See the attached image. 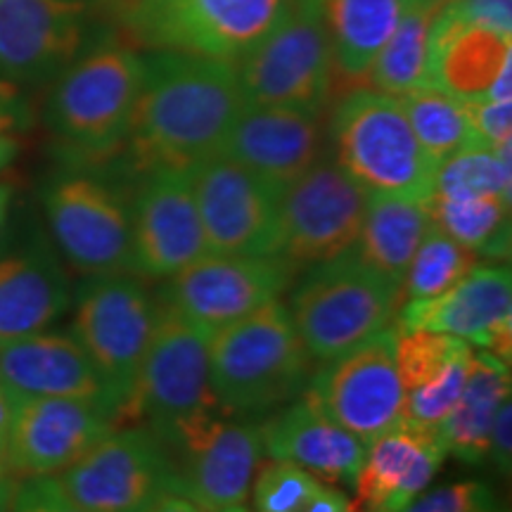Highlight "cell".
<instances>
[{
  "label": "cell",
  "instance_id": "obj_1",
  "mask_svg": "<svg viewBox=\"0 0 512 512\" xmlns=\"http://www.w3.org/2000/svg\"><path fill=\"white\" fill-rule=\"evenodd\" d=\"M143 67V88L128 133L140 169H192L219 155L247 105L238 64L181 50H155L143 57Z\"/></svg>",
  "mask_w": 512,
  "mask_h": 512
},
{
  "label": "cell",
  "instance_id": "obj_2",
  "mask_svg": "<svg viewBox=\"0 0 512 512\" xmlns=\"http://www.w3.org/2000/svg\"><path fill=\"white\" fill-rule=\"evenodd\" d=\"M309 366V351L280 299L209 339L211 396L230 418H252L297 399L309 380Z\"/></svg>",
  "mask_w": 512,
  "mask_h": 512
},
{
  "label": "cell",
  "instance_id": "obj_3",
  "mask_svg": "<svg viewBox=\"0 0 512 512\" xmlns=\"http://www.w3.org/2000/svg\"><path fill=\"white\" fill-rule=\"evenodd\" d=\"M309 268L287 309L311 361H335L389 328L403 302L401 287L354 249Z\"/></svg>",
  "mask_w": 512,
  "mask_h": 512
},
{
  "label": "cell",
  "instance_id": "obj_4",
  "mask_svg": "<svg viewBox=\"0 0 512 512\" xmlns=\"http://www.w3.org/2000/svg\"><path fill=\"white\" fill-rule=\"evenodd\" d=\"M143 72V57L136 50L95 43L55 79L48 126L81 155H110L131 133Z\"/></svg>",
  "mask_w": 512,
  "mask_h": 512
},
{
  "label": "cell",
  "instance_id": "obj_5",
  "mask_svg": "<svg viewBox=\"0 0 512 512\" xmlns=\"http://www.w3.org/2000/svg\"><path fill=\"white\" fill-rule=\"evenodd\" d=\"M330 131L337 164L368 195L430 200L437 164L420 147L399 98L351 91L337 105Z\"/></svg>",
  "mask_w": 512,
  "mask_h": 512
},
{
  "label": "cell",
  "instance_id": "obj_6",
  "mask_svg": "<svg viewBox=\"0 0 512 512\" xmlns=\"http://www.w3.org/2000/svg\"><path fill=\"white\" fill-rule=\"evenodd\" d=\"M335 62L323 0H290L283 19L242 57L238 81L247 105L320 110L328 100Z\"/></svg>",
  "mask_w": 512,
  "mask_h": 512
},
{
  "label": "cell",
  "instance_id": "obj_7",
  "mask_svg": "<svg viewBox=\"0 0 512 512\" xmlns=\"http://www.w3.org/2000/svg\"><path fill=\"white\" fill-rule=\"evenodd\" d=\"M209 339L211 332L159 304L124 420L143 422L162 439L185 422L219 411L209 387Z\"/></svg>",
  "mask_w": 512,
  "mask_h": 512
},
{
  "label": "cell",
  "instance_id": "obj_8",
  "mask_svg": "<svg viewBox=\"0 0 512 512\" xmlns=\"http://www.w3.org/2000/svg\"><path fill=\"white\" fill-rule=\"evenodd\" d=\"M159 302L133 273L88 275L76 294L72 335L117 401L119 422L155 330Z\"/></svg>",
  "mask_w": 512,
  "mask_h": 512
},
{
  "label": "cell",
  "instance_id": "obj_9",
  "mask_svg": "<svg viewBox=\"0 0 512 512\" xmlns=\"http://www.w3.org/2000/svg\"><path fill=\"white\" fill-rule=\"evenodd\" d=\"M290 0H126L124 22L155 50L242 60L285 15Z\"/></svg>",
  "mask_w": 512,
  "mask_h": 512
},
{
  "label": "cell",
  "instance_id": "obj_10",
  "mask_svg": "<svg viewBox=\"0 0 512 512\" xmlns=\"http://www.w3.org/2000/svg\"><path fill=\"white\" fill-rule=\"evenodd\" d=\"M162 441L174 472V491L204 512L247 501L264 458L261 425L214 411L185 422Z\"/></svg>",
  "mask_w": 512,
  "mask_h": 512
},
{
  "label": "cell",
  "instance_id": "obj_11",
  "mask_svg": "<svg viewBox=\"0 0 512 512\" xmlns=\"http://www.w3.org/2000/svg\"><path fill=\"white\" fill-rule=\"evenodd\" d=\"M53 479L69 501L88 512H143L174 491L162 441L143 425L114 427Z\"/></svg>",
  "mask_w": 512,
  "mask_h": 512
},
{
  "label": "cell",
  "instance_id": "obj_12",
  "mask_svg": "<svg viewBox=\"0 0 512 512\" xmlns=\"http://www.w3.org/2000/svg\"><path fill=\"white\" fill-rule=\"evenodd\" d=\"M50 233L83 275L133 273L131 207L105 181L60 174L43 190Z\"/></svg>",
  "mask_w": 512,
  "mask_h": 512
},
{
  "label": "cell",
  "instance_id": "obj_13",
  "mask_svg": "<svg viewBox=\"0 0 512 512\" xmlns=\"http://www.w3.org/2000/svg\"><path fill=\"white\" fill-rule=\"evenodd\" d=\"M294 268L283 256L204 254L166 278L159 304L214 335L280 299Z\"/></svg>",
  "mask_w": 512,
  "mask_h": 512
},
{
  "label": "cell",
  "instance_id": "obj_14",
  "mask_svg": "<svg viewBox=\"0 0 512 512\" xmlns=\"http://www.w3.org/2000/svg\"><path fill=\"white\" fill-rule=\"evenodd\" d=\"M192 190L211 254L278 256L283 190L226 155L192 166Z\"/></svg>",
  "mask_w": 512,
  "mask_h": 512
},
{
  "label": "cell",
  "instance_id": "obj_15",
  "mask_svg": "<svg viewBox=\"0 0 512 512\" xmlns=\"http://www.w3.org/2000/svg\"><path fill=\"white\" fill-rule=\"evenodd\" d=\"M368 192L337 162H316L280 202V252L292 268L316 266L356 247Z\"/></svg>",
  "mask_w": 512,
  "mask_h": 512
},
{
  "label": "cell",
  "instance_id": "obj_16",
  "mask_svg": "<svg viewBox=\"0 0 512 512\" xmlns=\"http://www.w3.org/2000/svg\"><path fill=\"white\" fill-rule=\"evenodd\" d=\"M309 392L337 425L368 444L403 420L396 330L368 337L311 377Z\"/></svg>",
  "mask_w": 512,
  "mask_h": 512
},
{
  "label": "cell",
  "instance_id": "obj_17",
  "mask_svg": "<svg viewBox=\"0 0 512 512\" xmlns=\"http://www.w3.org/2000/svg\"><path fill=\"white\" fill-rule=\"evenodd\" d=\"M100 0H0V74L12 83L55 81L86 50Z\"/></svg>",
  "mask_w": 512,
  "mask_h": 512
},
{
  "label": "cell",
  "instance_id": "obj_18",
  "mask_svg": "<svg viewBox=\"0 0 512 512\" xmlns=\"http://www.w3.org/2000/svg\"><path fill=\"white\" fill-rule=\"evenodd\" d=\"M131 207L133 275L166 280L209 254L192 190V169L145 171Z\"/></svg>",
  "mask_w": 512,
  "mask_h": 512
},
{
  "label": "cell",
  "instance_id": "obj_19",
  "mask_svg": "<svg viewBox=\"0 0 512 512\" xmlns=\"http://www.w3.org/2000/svg\"><path fill=\"white\" fill-rule=\"evenodd\" d=\"M396 332L427 330L463 339L510 363L512 273L503 264H477L446 292L406 299L396 311Z\"/></svg>",
  "mask_w": 512,
  "mask_h": 512
},
{
  "label": "cell",
  "instance_id": "obj_20",
  "mask_svg": "<svg viewBox=\"0 0 512 512\" xmlns=\"http://www.w3.org/2000/svg\"><path fill=\"white\" fill-rule=\"evenodd\" d=\"M95 401L24 399L15 403L3 458L17 479L55 477L117 427Z\"/></svg>",
  "mask_w": 512,
  "mask_h": 512
},
{
  "label": "cell",
  "instance_id": "obj_21",
  "mask_svg": "<svg viewBox=\"0 0 512 512\" xmlns=\"http://www.w3.org/2000/svg\"><path fill=\"white\" fill-rule=\"evenodd\" d=\"M0 387L12 399H81L107 406L117 415V401L98 368L72 332L36 335L0 344Z\"/></svg>",
  "mask_w": 512,
  "mask_h": 512
},
{
  "label": "cell",
  "instance_id": "obj_22",
  "mask_svg": "<svg viewBox=\"0 0 512 512\" xmlns=\"http://www.w3.org/2000/svg\"><path fill=\"white\" fill-rule=\"evenodd\" d=\"M320 110L290 105H245L219 155L285 190L318 162Z\"/></svg>",
  "mask_w": 512,
  "mask_h": 512
},
{
  "label": "cell",
  "instance_id": "obj_23",
  "mask_svg": "<svg viewBox=\"0 0 512 512\" xmlns=\"http://www.w3.org/2000/svg\"><path fill=\"white\" fill-rule=\"evenodd\" d=\"M261 441L266 458L287 460L335 486H354L366 456V444L337 425L309 389L261 425Z\"/></svg>",
  "mask_w": 512,
  "mask_h": 512
},
{
  "label": "cell",
  "instance_id": "obj_24",
  "mask_svg": "<svg viewBox=\"0 0 512 512\" xmlns=\"http://www.w3.org/2000/svg\"><path fill=\"white\" fill-rule=\"evenodd\" d=\"M444 458L437 434L401 420L366 444L354 484L356 512H403L434 482Z\"/></svg>",
  "mask_w": 512,
  "mask_h": 512
},
{
  "label": "cell",
  "instance_id": "obj_25",
  "mask_svg": "<svg viewBox=\"0 0 512 512\" xmlns=\"http://www.w3.org/2000/svg\"><path fill=\"white\" fill-rule=\"evenodd\" d=\"M472 354L475 347L441 332H396L403 422L437 432L463 392Z\"/></svg>",
  "mask_w": 512,
  "mask_h": 512
},
{
  "label": "cell",
  "instance_id": "obj_26",
  "mask_svg": "<svg viewBox=\"0 0 512 512\" xmlns=\"http://www.w3.org/2000/svg\"><path fill=\"white\" fill-rule=\"evenodd\" d=\"M69 304V280L48 249L0 254V344L48 330Z\"/></svg>",
  "mask_w": 512,
  "mask_h": 512
},
{
  "label": "cell",
  "instance_id": "obj_27",
  "mask_svg": "<svg viewBox=\"0 0 512 512\" xmlns=\"http://www.w3.org/2000/svg\"><path fill=\"white\" fill-rule=\"evenodd\" d=\"M508 57L510 34L460 24L439 10L432 29V81L453 98L484 100Z\"/></svg>",
  "mask_w": 512,
  "mask_h": 512
},
{
  "label": "cell",
  "instance_id": "obj_28",
  "mask_svg": "<svg viewBox=\"0 0 512 512\" xmlns=\"http://www.w3.org/2000/svg\"><path fill=\"white\" fill-rule=\"evenodd\" d=\"M505 401H510V363L475 349L463 392L434 432L441 451L472 465L486 460L491 427Z\"/></svg>",
  "mask_w": 512,
  "mask_h": 512
},
{
  "label": "cell",
  "instance_id": "obj_29",
  "mask_svg": "<svg viewBox=\"0 0 512 512\" xmlns=\"http://www.w3.org/2000/svg\"><path fill=\"white\" fill-rule=\"evenodd\" d=\"M430 226V200L368 195L354 252L377 273L401 287L415 249Z\"/></svg>",
  "mask_w": 512,
  "mask_h": 512
},
{
  "label": "cell",
  "instance_id": "obj_30",
  "mask_svg": "<svg viewBox=\"0 0 512 512\" xmlns=\"http://www.w3.org/2000/svg\"><path fill=\"white\" fill-rule=\"evenodd\" d=\"M406 0H323L335 74L368 79L373 62L399 24Z\"/></svg>",
  "mask_w": 512,
  "mask_h": 512
},
{
  "label": "cell",
  "instance_id": "obj_31",
  "mask_svg": "<svg viewBox=\"0 0 512 512\" xmlns=\"http://www.w3.org/2000/svg\"><path fill=\"white\" fill-rule=\"evenodd\" d=\"M444 3L437 0H406L399 24L373 62L368 81L373 91L392 98L434 88L432 81V29Z\"/></svg>",
  "mask_w": 512,
  "mask_h": 512
},
{
  "label": "cell",
  "instance_id": "obj_32",
  "mask_svg": "<svg viewBox=\"0 0 512 512\" xmlns=\"http://www.w3.org/2000/svg\"><path fill=\"white\" fill-rule=\"evenodd\" d=\"M430 216L439 230L477 256L503 261L510 256V202L501 195L430 197Z\"/></svg>",
  "mask_w": 512,
  "mask_h": 512
},
{
  "label": "cell",
  "instance_id": "obj_33",
  "mask_svg": "<svg viewBox=\"0 0 512 512\" xmlns=\"http://www.w3.org/2000/svg\"><path fill=\"white\" fill-rule=\"evenodd\" d=\"M399 102L420 147L437 166L463 147L479 145L465 102L441 88H420L401 95Z\"/></svg>",
  "mask_w": 512,
  "mask_h": 512
},
{
  "label": "cell",
  "instance_id": "obj_34",
  "mask_svg": "<svg viewBox=\"0 0 512 512\" xmlns=\"http://www.w3.org/2000/svg\"><path fill=\"white\" fill-rule=\"evenodd\" d=\"M510 140L501 145H470L448 157L434 174V195H501L510 202Z\"/></svg>",
  "mask_w": 512,
  "mask_h": 512
},
{
  "label": "cell",
  "instance_id": "obj_35",
  "mask_svg": "<svg viewBox=\"0 0 512 512\" xmlns=\"http://www.w3.org/2000/svg\"><path fill=\"white\" fill-rule=\"evenodd\" d=\"M479 264V256L456 240H451L444 230L437 226L427 228L425 238L415 249L411 266H408L406 278H403L401 292L403 302L406 299H427L446 292L458 280Z\"/></svg>",
  "mask_w": 512,
  "mask_h": 512
},
{
  "label": "cell",
  "instance_id": "obj_36",
  "mask_svg": "<svg viewBox=\"0 0 512 512\" xmlns=\"http://www.w3.org/2000/svg\"><path fill=\"white\" fill-rule=\"evenodd\" d=\"M320 484L318 477L299 465L268 458V463L256 470L249 494L254 512H302Z\"/></svg>",
  "mask_w": 512,
  "mask_h": 512
},
{
  "label": "cell",
  "instance_id": "obj_37",
  "mask_svg": "<svg viewBox=\"0 0 512 512\" xmlns=\"http://www.w3.org/2000/svg\"><path fill=\"white\" fill-rule=\"evenodd\" d=\"M403 512H508V508L489 484L470 479L422 491Z\"/></svg>",
  "mask_w": 512,
  "mask_h": 512
},
{
  "label": "cell",
  "instance_id": "obj_38",
  "mask_svg": "<svg viewBox=\"0 0 512 512\" xmlns=\"http://www.w3.org/2000/svg\"><path fill=\"white\" fill-rule=\"evenodd\" d=\"M10 512H88L62 494L53 477H31L17 484Z\"/></svg>",
  "mask_w": 512,
  "mask_h": 512
},
{
  "label": "cell",
  "instance_id": "obj_39",
  "mask_svg": "<svg viewBox=\"0 0 512 512\" xmlns=\"http://www.w3.org/2000/svg\"><path fill=\"white\" fill-rule=\"evenodd\" d=\"M465 110L479 145L496 147L510 140L512 100H472L465 102Z\"/></svg>",
  "mask_w": 512,
  "mask_h": 512
},
{
  "label": "cell",
  "instance_id": "obj_40",
  "mask_svg": "<svg viewBox=\"0 0 512 512\" xmlns=\"http://www.w3.org/2000/svg\"><path fill=\"white\" fill-rule=\"evenodd\" d=\"M444 12L460 24H472L510 34L512 29V0H451L444 5Z\"/></svg>",
  "mask_w": 512,
  "mask_h": 512
},
{
  "label": "cell",
  "instance_id": "obj_41",
  "mask_svg": "<svg viewBox=\"0 0 512 512\" xmlns=\"http://www.w3.org/2000/svg\"><path fill=\"white\" fill-rule=\"evenodd\" d=\"M512 403L505 401L498 411L494 427H491V439H489V456L486 460L496 465V470L501 475H510V453H512Z\"/></svg>",
  "mask_w": 512,
  "mask_h": 512
},
{
  "label": "cell",
  "instance_id": "obj_42",
  "mask_svg": "<svg viewBox=\"0 0 512 512\" xmlns=\"http://www.w3.org/2000/svg\"><path fill=\"white\" fill-rule=\"evenodd\" d=\"M302 512H356V505L335 484L323 482Z\"/></svg>",
  "mask_w": 512,
  "mask_h": 512
},
{
  "label": "cell",
  "instance_id": "obj_43",
  "mask_svg": "<svg viewBox=\"0 0 512 512\" xmlns=\"http://www.w3.org/2000/svg\"><path fill=\"white\" fill-rule=\"evenodd\" d=\"M24 124V107L19 95L8 81H0V131L10 133Z\"/></svg>",
  "mask_w": 512,
  "mask_h": 512
},
{
  "label": "cell",
  "instance_id": "obj_44",
  "mask_svg": "<svg viewBox=\"0 0 512 512\" xmlns=\"http://www.w3.org/2000/svg\"><path fill=\"white\" fill-rule=\"evenodd\" d=\"M143 512H204V510L200 505L192 503L190 498L176 494V491H166V494L159 496L155 503L147 505Z\"/></svg>",
  "mask_w": 512,
  "mask_h": 512
},
{
  "label": "cell",
  "instance_id": "obj_45",
  "mask_svg": "<svg viewBox=\"0 0 512 512\" xmlns=\"http://www.w3.org/2000/svg\"><path fill=\"white\" fill-rule=\"evenodd\" d=\"M19 479L12 475V470L5 463V458L0 456V512H10L12 498H15Z\"/></svg>",
  "mask_w": 512,
  "mask_h": 512
},
{
  "label": "cell",
  "instance_id": "obj_46",
  "mask_svg": "<svg viewBox=\"0 0 512 512\" xmlns=\"http://www.w3.org/2000/svg\"><path fill=\"white\" fill-rule=\"evenodd\" d=\"M12 413H15V399L0 387V456H3L5 444H8V434L12 425Z\"/></svg>",
  "mask_w": 512,
  "mask_h": 512
},
{
  "label": "cell",
  "instance_id": "obj_47",
  "mask_svg": "<svg viewBox=\"0 0 512 512\" xmlns=\"http://www.w3.org/2000/svg\"><path fill=\"white\" fill-rule=\"evenodd\" d=\"M19 155V140L12 133L0 131V171H5Z\"/></svg>",
  "mask_w": 512,
  "mask_h": 512
},
{
  "label": "cell",
  "instance_id": "obj_48",
  "mask_svg": "<svg viewBox=\"0 0 512 512\" xmlns=\"http://www.w3.org/2000/svg\"><path fill=\"white\" fill-rule=\"evenodd\" d=\"M12 200H15V188L8 181H0V235H3L5 223H8Z\"/></svg>",
  "mask_w": 512,
  "mask_h": 512
},
{
  "label": "cell",
  "instance_id": "obj_49",
  "mask_svg": "<svg viewBox=\"0 0 512 512\" xmlns=\"http://www.w3.org/2000/svg\"><path fill=\"white\" fill-rule=\"evenodd\" d=\"M211 512H252V510L245 508V503H240V505H228V508H219V510H211Z\"/></svg>",
  "mask_w": 512,
  "mask_h": 512
},
{
  "label": "cell",
  "instance_id": "obj_50",
  "mask_svg": "<svg viewBox=\"0 0 512 512\" xmlns=\"http://www.w3.org/2000/svg\"><path fill=\"white\" fill-rule=\"evenodd\" d=\"M437 3H444L446 5V3H451V0H437Z\"/></svg>",
  "mask_w": 512,
  "mask_h": 512
}]
</instances>
